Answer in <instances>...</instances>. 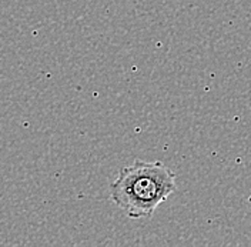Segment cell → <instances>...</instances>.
I'll use <instances>...</instances> for the list:
<instances>
[{
    "instance_id": "1",
    "label": "cell",
    "mask_w": 251,
    "mask_h": 247,
    "mask_svg": "<svg viewBox=\"0 0 251 247\" xmlns=\"http://www.w3.org/2000/svg\"><path fill=\"white\" fill-rule=\"evenodd\" d=\"M176 189V174L164 163L136 160L119 171L110 199L127 217L149 219Z\"/></svg>"
}]
</instances>
